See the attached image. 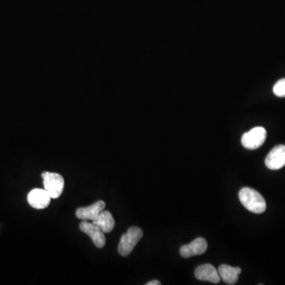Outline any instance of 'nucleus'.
<instances>
[{"label":"nucleus","instance_id":"obj_1","mask_svg":"<svg viewBox=\"0 0 285 285\" xmlns=\"http://www.w3.org/2000/svg\"><path fill=\"white\" fill-rule=\"evenodd\" d=\"M239 197L245 208L251 212L260 214L266 210L264 197L253 188L244 187L240 190Z\"/></svg>","mask_w":285,"mask_h":285},{"label":"nucleus","instance_id":"obj_2","mask_svg":"<svg viewBox=\"0 0 285 285\" xmlns=\"http://www.w3.org/2000/svg\"><path fill=\"white\" fill-rule=\"evenodd\" d=\"M142 231L137 227H132L122 236L118 245V253L123 257L129 255L136 244L142 239Z\"/></svg>","mask_w":285,"mask_h":285},{"label":"nucleus","instance_id":"obj_3","mask_svg":"<svg viewBox=\"0 0 285 285\" xmlns=\"http://www.w3.org/2000/svg\"><path fill=\"white\" fill-rule=\"evenodd\" d=\"M44 189L49 193L52 199H57L63 194L64 188V179L63 176L57 173L43 172Z\"/></svg>","mask_w":285,"mask_h":285},{"label":"nucleus","instance_id":"obj_4","mask_svg":"<svg viewBox=\"0 0 285 285\" xmlns=\"http://www.w3.org/2000/svg\"><path fill=\"white\" fill-rule=\"evenodd\" d=\"M267 136V132L263 127H255L246 132L242 137V145L249 150H255L263 146Z\"/></svg>","mask_w":285,"mask_h":285},{"label":"nucleus","instance_id":"obj_5","mask_svg":"<svg viewBox=\"0 0 285 285\" xmlns=\"http://www.w3.org/2000/svg\"><path fill=\"white\" fill-rule=\"evenodd\" d=\"M79 228L85 234L91 238L92 241L95 247L98 248H103L106 245L105 233L93 223L88 221H83L79 224Z\"/></svg>","mask_w":285,"mask_h":285},{"label":"nucleus","instance_id":"obj_6","mask_svg":"<svg viewBox=\"0 0 285 285\" xmlns=\"http://www.w3.org/2000/svg\"><path fill=\"white\" fill-rule=\"evenodd\" d=\"M51 197L45 189L34 188L29 193L27 201L32 208L44 209L51 203Z\"/></svg>","mask_w":285,"mask_h":285},{"label":"nucleus","instance_id":"obj_7","mask_svg":"<svg viewBox=\"0 0 285 285\" xmlns=\"http://www.w3.org/2000/svg\"><path fill=\"white\" fill-rule=\"evenodd\" d=\"M266 165L269 169L276 171L285 165V145H278L270 151L266 158Z\"/></svg>","mask_w":285,"mask_h":285},{"label":"nucleus","instance_id":"obj_8","mask_svg":"<svg viewBox=\"0 0 285 285\" xmlns=\"http://www.w3.org/2000/svg\"><path fill=\"white\" fill-rule=\"evenodd\" d=\"M208 248V243L204 238H197L192 243L184 245L180 248V254L184 258L201 255Z\"/></svg>","mask_w":285,"mask_h":285},{"label":"nucleus","instance_id":"obj_9","mask_svg":"<svg viewBox=\"0 0 285 285\" xmlns=\"http://www.w3.org/2000/svg\"><path fill=\"white\" fill-rule=\"evenodd\" d=\"M106 208V203L103 201H99L94 204L85 207V208H78L76 211V217L83 221H93L94 219L97 218L98 216L100 214L101 211H103Z\"/></svg>","mask_w":285,"mask_h":285},{"label":"nucleus","instance_id":"obj_10","mask_svg":"<svg viewBox=\"0 0 285 285\" xmlns=\"http://www.w3.org/2000/svg\"><path fill=\"white\" fill-rule=\"evenodd\" d=\"M195 276L198 280L213 283H218L221 280L218 270L210 264L198 266L195 270Z\"/></svg>","mask_w":285,"mask_h":285},{"label":"nucleus","instance_id":"obj_11","mask_svg":"<svg viewBox=\"0 0 285 285\" xmlns=\"http://www.w3.org/2000/svg\"><path fill=\"white\" fill-rule=\"evenodd\" d=\"M218 273L220 279L227 284L232 285L239 280V276L242 273L241 268L232 267L228 265H221L219 267Z\"/></svg>","mask_w":285,"mask_h":285},{"label":"nucleus","instance_id":"obj_12","mask_svg":"<svg viewBox=\"0 0 285 285\" xmlns=\"http://www.w3.org/2000/svg\"><path fill=\"white\" fill-rule=\"evenodd\" d=\"M94 225L99 227L105 234L111 232L115 227V220L109 211H101L97 218L92 221Z\"/></svg>","mask_w":285,"mask_h":285},{"label":"nucleus","instance_id":"obj_13","mask_svg":"<svg viewBox=\"0 0 285 285\" xmlns=\"http://www.w3.org/2000/svg\"><path fill=\"white\" fill-rule=\"evenodd\" d=\"M273 93L277 97L285 98V78L276 82L273 86Z\"/></svg>","mask_w":285,"mask_h":285},{"label":"nucleus","instance_id":"obj_14","mask_svg":"<svg viewBox=\"0 0 285 285\" xmlns=\"http://www.w3.org/2000/svg\"><path fill=\"white\" fill-rule=\"evenodd\" d=\"M160 282L158 281V280H152V281L148 282L147 283V285H160Z\"/></svg>","mask_w":285,"mask_h":285}]
</instances>
